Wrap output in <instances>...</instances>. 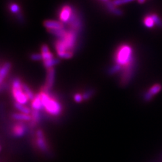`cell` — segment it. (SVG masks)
<instances>
[{"label": "cell", "instance_id": "obj_1", "mask_svg": "<svg viewBox=\"0 0 162 162\" xmlns=\"http://www.w3.org/2000/svg\"><path fill=\"white\" fill-rule=\"evenodd\" d=\"M78 34L68 29L66 35L62 39L55 41V48L58 56L63 59H70L74 55L77 41Z\"/></svg>", "mask_w": 162, "mask_h": 162}, {"label": "cell", "instance_id": "obj_2", "mask_svg": "<svg viewBox=\"0 0 162 162\" xmlns=\"http://www.w3.org/2000/svg\"><path fill=\"white\" fill-rule=\"evenodd\" d=\"M114 62L115 63L121 66L122 70H134L135 57L133 48L129 44H122L119 46L114 54Z\"/></svg>", "mask_w": 162, "mask_h": 162}, {"label": "cell", "instance_id": "obj_3", "mask_svg": "<svg viewBox=\"0 0 162 162\" xmlns=\"http://www.w3.org/2000/svg\"><path fill=\"white\" fill-rule=\"evenodd\" d=\"M40 95L45 112L52 116H58L62 112V106L56 98L50 94L49 92L41 90Z\"/></svg>", "mask_w": 162, "mask_h": 162}, {"label": "cell", "instance_id": "obj_4", "mask_svg": "<svg viewBox=\"0 0 162 162\" xmlns=\"http://www.w3.org/2000/svg\"><path fill=\"white\" fill-rule=\"evenodd\" d=\"M12 95L13 96L15 102L22 105H26L29 99L24 91L23 83L20 79L16 78L12 83Z\"/></svg>", "mask_w": 162, "mask_h": 162}, {"label": "cell", "instance_id": "obj_5", "mask_svg": "<svg viewBox=\"0 0 162 162\" xmlns=\"http://www.w3.org/2000/svg\"><path fill=\"white\" fill-rule=\"evenodd\" d=\"M66 25L68 27V29L72 30V31L76 32L77 34L81 32V30H82L83 28L82 19H81V16L80 14L76 11L75 9H74L71 18Z\"/></svg>", "mask_w": 162, "mask_h": 162}, {"label": "cell", "instance_id": "obj_6", "mask_svg": "<svg viewBox=\"0 0 162 162\" xmlns=\"http://www.w3.org/2000/svg\"><path fill=\"white\" fill-rule=\"evenodd\" d=\"M35 144L37 148L42 152H48L49 151V146L44 133L43 130H37L35 134Z\"/></svg>", "mask_w": 162, "mask_h": 162}, {"label": "cell", "instance_id": "obj_7", "mask_svg": "<svg viewBox=\"0 0 162 162\" xmlns=\"http://www.w3.org/2000/svg\"><path fill=\"white\" fill-rule=\"evenodd\" d=\"M55 80V70L53 68L47 69V75L44 86L41 89L46 92H49L52 89Z\"/></svg>", "mask_w": 162, "mask_h": 162}, {"label": "cell", "instance_id": "obj_8", "mask_svg": "<svg viewBox=\"0 0 162 162\" xmlns=\"http://www.w3.org/2000/svg\"><path fill=\"white\" fill-rule=\"evenodd\" d=\"M74 8L69 5H65L62 7L59 13V18L60 20V22L66 24L70 20Z\"/></svg>", "mask_w": 162, "mask_h": 162}, {"label": "cell", "instance_id": "obj_9", "mask_svg": "<svg viewBox=\"0 0 162 162\" xmlns=\"http://www.w3.org/2000/svg\"><path fill=\"white\" fill-rule=\"evenodd\" d=\"M27 131V126L24 124L23 122H18L12 126V134L16 138H20L26 134Z\"/></svg>", "mask_w": 162, "mask_h": 162}, {"label": "cell", "instance_id": "obj_10", "mask_svg": "<svg viewBox=\"0 0 162 162\" xmlns=\"http://www.w3.org/2000/svg\"><path fill=\"white\" fill-rule=\"evenodd\" d=\"M162 89L161 84L157 83L153 84L151 87L149 89V90L144 93L143 95V99L145 101H150L154 95H156L157 94L161 91Z\"/></svg>", "mask_w": 162, "mask_h": 162}, {"label": "cell", "instance_id": "obj_11", "mask_svg": "<svg viewBox=\"0 0 162 162\" xmlns=\"http://www.w3.org/2000/svg\"><path fill=\"white\" fill-rule=\"evenodd\" d=\"M11 68L12 63L9 62H4L2 65L1 70H0V83H1V86H2L5 79L9 74Z\"/></svg>", "mask_w": 162, "mask_h": 162}, {"label": "cell", "instance_id": "obj_12", "mask_svg": "<svg viewBox=\"0 0 162 162\" xmlns=\"http://www.w3.org/2000/svg\"><path fill=\"white\" fill-rule=\"evenodd\" d=\"M44 27L48 30H55L64 28L65 26L63 23L56 20H45L43 23Z\"/></svg>", "mask_w": 162, "mask_h": 162}, {"label": "cell", "instance_id": "obj_13", "mask_svg": "<svg viewBox=\"0 0 162 162\" xmlns=\"http://www.w3.org/2000/svg\"><path fill=\"white\" fill-rule=\"evenodd\" d=\"M31 107L33 110H36L38 111V112H40V111L44 109L40 93L35 95L34 99L31 101Z\"/></svg>", "mask_w": 162, "mask_h": 162}, {"label": "cell", "instance_id": "obj_14", "mask_svg": "<svg viewBox=\"0 0 162 162\" xmlns=\"http://www.w3.org/2000/svg\"><path fill=\"white\" fill-rule=\"evenodd\" d=\"M41 55H42V60L43 62L44 61H48L50 59H54L53 54L50 52L48 46L43 44L41 46Z\"/></svg>", "mask_w": 162, "mask_h": 162}, {"label": "cell", "instance_id": "obj_15", "mask_svg": "<svg viewBox=\"0 0 162 162\" xmlns=\"http://www.w3.org/2000/svg\"><path fill=\"white\" fill-rule=\"evenodd\" d=\"M12 118L15 120L19 122H31L32 116L31 114H26L24 113H14L12 115Z\"/></svg>", "mask_w": 162, "mask_h": 162}, {"label": "cell", "instance_id": "obj_16", "mask_svg": "<svg viewBox=\"0 0 162 162\" xmlns=\"http://www.w3.org/2000/svg\"><path fill=\"white\" fill-rule=\"evenodd\" d=\"M105 6L110 13L116 16H122L123 14V12L121 10H119L118 8H116V6L114 5L112 2L109 1L105 3Z\"/></svg>", "mask_w": 162, "mask_h": 162}, {"label": "cell", "instance_id": "obj_17", "mask_svg": "<svg viewBox=\"0 0 162 162\" xmlns=\"http://www.w3.org/2000/svg\"><path fill=\"white\" fill-rule=\"evenodd\" d=\"M144 25L148 28H152L155 27V23L154 22V20L152 18L151 15H147L144 17L143 19Z\"/></svg>", "mask_w": 162, "mask_h": 162}, {"label": "cell", "instance_id": "obj_18", "mask_svg": "<svg viewBox=\"0 0 162 162\" xmlns=\"http://www.w3.org/2000/svg\"><path fill=\"white\" fill-rule=\"evenodd\" d=\"M14 107L19 110L21 113H24V114H31L32 111L31 110V109L28 108L27 106H25V105H22V104H20L16 103L15 102L14 103Z\"/></svg>", "mask_w": 162, "mask_h": 162}, {"label": "cell", "instance_id": "obj_19", "mask_svg": "<svg viewBox=\"0 0 162 162\" xmlns=\"http://www.w3.org/2000/svg\"><path fill=\"white\" fill-rule=\"evenodd\" d=\"M43 62L44 67L46 68V69H49V68H53V66L55 65H57L58 63L59 62V60L58 59L54 58V59H50V60L44 61Z\"/></svg>", "mask_w": 162, "mask_h": 162}, {"label": "cell", "instance_id": "obj_20", "mask_svg": "<svg viewBox=\"0 0 162 162\" xmlns=\"http://www.w3.org/2000/svg\"><path fill=\"white\" fill-rule=\"evenodd\" d=\"M9 8H10V10L12 12V13L16 14H18V13H20V6L18 5V4L11 3L10 5L9 6Z\"/></svg>", "mask_w": 162, "mask_h": 162}, {"label": "cell", "instance_id": "obj_21", "mask_svg": "<svg viewBox=\"0 0 162 162\" xmlns=\"http://www.w3.org/2000/svg\"><path fill=\"white\" fill-rule=\"evenodd\" d=\"M152 18L154 20V22L155 23V25H157L159 28H162V20L161 19L160 17L156 14H151Z\"/></svg>", "mask_w": 162, "mask_h": 162}, {"label": "cell", "instance_id": "obj_22", "mask_svg": "<svg viewBox=\"0 0 162 162\" xmlns=\"http://www.w3.org/2000/svg\"><path fill=\"white\" fill-rule=\"evenodd\" d=\"M133 1H134V0H114V1H112V2L114 6H118L122 5V4L130 3Z\"/></svg>", "mask_w": 162, "mask_h": 162}, {"label": "cell", "instance_id": "obj_23", "mask_svg": "<svg viewBox=\"0 0 162 162\" xmlns=\"http://www.w3.org/2000/svg\"><path fill=\"white\" fill-rule=\"evenodd\" d=\"M74 99L76 103H78V104L81 103L83 101H84L83 93H76V94L74 95Z\"/></svg>", "mask_w": 162, "mask_h": 162}, {"label": "cell", "instance_id": "obj_24", "mask_svg": "<svg viewBox=\"0 0 162 162\" xmlns=\"http://www.w3.org/2000/svg\"><path fill=\"white\" fill-rule=\"evenodd\" d=\"M31 59L33 61H40L42 60V55L39 53H33L31 55Z\"/></svg>", "mask_w": 162, "mask_h": 162}, {"label": "cell", "instance_id": "obj_25", "mask_svg": "<svg viewBox=\"0 0 162 162\" xmlns=\"http://www.w3.org/2000/svg\"><path fill=\"white\" fill-rule=\"evenodd\" d=\"M93 92L92 91H88L87 92H84L83 93V99L84 101L88 100L89 98H91L93 95Z\"/></svg>", "mask_w": 162, "mask_h": 162}, {"label": "cell", "instance_id": "obj_26", "mask_svg": "<svg viewBox=\"0 0 162 162\" xmlns=\"http://www.w3.org/2000/svg\"><path fill=\"white\" fill-rule=\"evenodd\" d=\"M16 16H17V19H18L20 22H23L24 20H23V16L22 15V14L20 13H18V14H16Z\"/></svg>", "mask_w": 162, "mask_h": 162}, {"label": "cell", "instance_id": "obj_27", "mask_svg": "<svg viewBox=\"0 0 162 162\" xmlns=\"http://www.w3.org/2000/svg\"><path fill=\"white\" fill-rule=\"evenodd\" d=\"M137 1L139 3H144V2H145L146 0H137Z\"/></svg>", "mask_w": 162, "mask_h": 162}, {"label": "cell", "instance_id": "obj_28", "mask_svg": "<svg viewBox=\"0 0 162 162\" xmlns=\"http://www.w3.org/2000/svg\"><path fill=\"white\" fill-rule=\"evenodd\" d=\"M100 1H101V2H104L106 3V2H108L110 1V0H100Z\"/></svg>", "mask_w": 162, "mask_h": 162}]
</instances>
